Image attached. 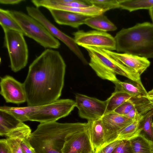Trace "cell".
I'll return each mask as SVG.
<instances>
[{
    "label": "cell",
    "mask_w": 153,
    "mask_h": 153,
    "mask_svg": "<svg viewBox=\"0 0 153 153\" xmlns=\"http://www.w3.org/2000/svg\"><path fill=\"white\" fill-rule=\"evenodd\" d=\"M66 67L59 52L51 49H46L33 61L23 83L28 106H41L59 99Z\"/></svg>",
    "instance_id": "6da1fadb"
},
{
    "label": "cell",
    "mask_w": 153,
    "mask_h": 153,
    "mask_svg": "<svg viewBox=\"0 0 153 153\" xmlns=\"http://www.w3.org/2000/svg\"><path fill=\"white\" fill-rule=\"evenodd\" d=\"M88 123H40L32 132L30 144L36 153H62L67 138L88 129Z\"/></svg>",
    "instance_id": "7a4b0ae2"
},
{
    "label": "cell",
    "mask_w": 153,
    "mask_h": 153,
    "mask_svg": "<svg viewBox=\"0 0 153 153\" xmlns=\"http://www.w3.org/2000/svg\"><path fill=\"white\" fill-rule=\"evenodd\" d=\"M114 38L117 52L153 58L152 23L145 22L122 28Z\"/></svg>",
    "instance_id": "3957f363"
},
{
    "label": "cell",
    "mask_w": 153,
    "mask_h": 153,
    "mask_svg": "<svg viewBox=\"0 0 153 153\" xmlns=\"http://www.w3.org/2000/svg\"><path fill=\"white\" fill-rule=\"evenodd\" d=\"M83 48L90 57L89 66L101 78L114 83L118 80L116 76L117 74L143 84L140 76L137 72L113 58L103 49L88 46Z\"/></svg>",
    "instance_id": "277c9868"
},
{
    "label": "cell",
    "mask_w": 153,
    "mask_h": 153,
    "mask_svg": "<svg viewBox=\"0 0 153 153\" xmlns=\"http://www.w3.org/2000/svg\"><path fill=\"white\" fill-rule=\"evenodd\" d=\"M24 36L36 42L45 48L57 49L60 45L58 40L52 36L40 22L22 12L10 10Z\"/></svg>",
    "instance_id": "5b68a950"
},
{
    "label": "cell",
    "mask_w": 153,
    "mask_h": 153,
    "mask_svg": "<svg viewBox=\"0 0 153 153\" xmlns=\"http://www.w3.org/2000/svg\"><path fill=\"white\" fill-rule=\"evenodd\" d=\"M4 33V45L7 49L12 71L17 72L27 65L28 57L27 46L22 32L2 28Z\"/></svg>",
    "instance_id": "8992f818"
},
{
    "label": "cell",
    "mask_w": 153,
    "mask_h": 153,
    "mask_svg": "<svg viewBox=\"0 0 153 153\" xmlns=\"http://www.w3.org/2000/svg\"><path fill=\"white\" fill-rule=\"evenodd\" d=\"M76 107L75 101L70 99L56 100L38 106L29 116V121L40 123L56 121L68 116Z\"/></svg>",
    "instance_id": "52a82bcc"
},
{
    "label": "cell",
    "mask_w": 153,
    "mask_h": 153,
    "mask_svg": "<svg viewBox=\"0 0 153 153\" xmlns=\"http://www.w3.org/2000/svg\"><path fill=\"white\" fill-rule=\"evenodd\" d=\"M26 8L28 15L40 22L52 36L65 44L83 63L87 64L88 62L74 38L67 35L56 27L46 18L38 8L27 6Z\"/></svg>",
    "instance_id": "ba28073f"
},
{
    "label": "cell",
    "mask_w": 153,
    "mask_h": 153,
    "mask_svg": "<svg viewBox=\"0 0 153 153\" xmlns=\"http://www.w3.org/2000/svg\"><path fill=\"white\" fill-rule=\"evenodd\" d=\"M73 35L76 44L82 47H94L111 51L116 50L114 37L106 32L79 30L74 32Z\"/></svg>",
    "instance_id": "9c48e42d"
},
{
    "label": "cell",
    "mask_w": 153,
    "mask_h": 153,
    "mask_svg": "<svg viewBox=\"0 0 153 153\" xmlns=\"http://www.w3.org/2000/svg\"><path fill=\"white\" fill-rule=\"evenodd\" d=\"M75 98L76 107L81 118L88 121H94L101 118L105 114V101L78 93L75 94Z\"/></svg>",
    "instance_id": "30bf717a"
},
{
    "label": "cell",
    "mask_w": 153,
    "mask_h": 153,
    "mask_svg": "<svg viewBox=\"0 0 153 153\" xmlns=\"http://www.w3.org/2000/svg\"><path fill=\"white\" fill-rule=\"evenodd\" d=\"M30 127L9 114L0 110V135L6 138H30Z\"/></svg>",
    "instance_id": "8fae6325"
},
{
    "label": "cell",
    "mask_w": 153,
    "mask_h": 153,
    "mask_svg": "<svg viewBox=\"0 0 153 153\" xmlns=\"http://www.w3.org/2000/svg\"><path fill=\"white\" fill-rule=\"evenodd\" d=\"M0 79V94L6 102L19 104L27 101L23 83L8 75Z\"/></svg>",
    "instance_id": "7c38bea8"
},
{
    "label": "cell",
    "mask_w": 153,
    "mask_h": 153,
    "mask_svg": "<svg viewBox=\"0 0 153 153\" xmlns=\"http://www.w3.org/2000/svg\"><path fill=\"white\" fill-rule=\"evenodd\" d=\"M101 119L105 131V142L101 148L116 141L120 131L133 121L114 111L105 114Z\"/></svg>",
    "instance_id": "4fadbf2b"
},
{
    "label": "cell",
    "mask_w": 153,
    "mask_h": 153,
    "mask_svg": "<svg viewBox=\"0 0 153 153\" xmlns=\"http://www.w3.org/2000/svg\"><path fill=\"white\" fill-rule=\"evenodd\" d=\"M95 152L88 128L86 130L69 136L62 150V153H92Z\"/></svg>",
    "instance_id": "5bb4252c"
},
{
    "label": "cell",
    "mask_w": 153,
    "mask_h": 153,
    "mask_svg": "<svg viewBox=\"0 0 153 153\" xmlns=\"http://www.w3.org/2000/svg\"><path fill=\"white\" fill-rule=\"evenodd\" d=\"M113 58L128 68L134 71L140 76L150 65L148 59L144 57L125 53H119L103 49Z\"/></svg>",
    "instance_id": "9a60e30c"
},
{
    "label": "cell",
    "mask_w": 153,
    "mask_h": 153,
    "mask_svg": "<svg viewBox=\"0 0 153 153\" xmlns=\"http://www.w3.org/2000/svg\"><path fill=\"white\" fill-rule=\"evenodd\" d=\"M55 22L59 25L78 28L84 24L86 19L89 17L72 12L48 9Z\"/></svg>",
    "instance_id": "2e32d148"
},
{
    "label": "cell",
    "mask_w": 153,
    "mask_h": 153,
    "mask_svg": "<svg viewBox=\"0 0 153 153\" xmlns=\"http://www.w3.org/2000/svg\"><path fill=\"white\" fill-rule=\"evenodd\" d=\"M134 103L133 108L124 115L132 120L140 121L149 111L153 109V105L145 97H131Z\"/></svg>",
    "instance_id": "e0dca14e"
},
{
    "label": "cell",
    "mask_w": 153,
    "mask_h": 153,
    "mask_svg": "<svg viewBox=\"0 0 153 153\" xmlns=\"http://www.w3.org/2000/svg\"><path fill=\"white\" fill-rule=\"evenodd\" d=\"M91 142L95 151L101 148L105 142V131L101 120L88 121Z\"/></svg>",
    "instance_id": "ac0fdd59"
},
{
    "label": "cell",
    "mask_w": 153,
    "mask_h": 153,
    "mask_svg": "<svg viewBox=\"0 0 153 153\" xmlns=\"http://www.w3.org/2000/svg\"><path fill=\"white\" fill-rule=\"evenodd\" d=\"M113 83L115 85V91L126 93L133 97H145L148 95L143 84L135 82L134 83L123 82L118 79Z\"/></svg>",
    "instance_id": "d6986e66"
},
{
    "label": "cell",
    "mask_w": 153,
    "mask_h": 153,
    "mask_svg": "<svg viewBox=\"0 0 153 153\" xmlns=\"http://www.w3.org/2000/svg\"><path fill=\"white\" fill-rule=\"evenodd\" d=\"M97 30L106 32L114 31L117 28L103 13L88 17L85 24Z\"/></svg>",
    "instance_id": "ffe728a7"
},
{
    "label": "cell",
    "mask_w": 153,
    "mask_h": 153,
    "mask_svg": "<svg viewBox=\"0 0 153 153\" xmlns=\"http://www.w3.org/2000/svg\"><path fill=\"white\" fill-rule=\"evenodd\" d=\"M46 8L70 11L89 17L104 13L102 9L93 4L83 7H73L62 5H56L50 6Z\"/></svg>",
    "instance_id": "44dd1931"
},
{
    "label": "cell",
    "mask_w": 153,
    "mask_h": 153,
    "mask_svg": "<svg viewBox=\"0 0 153 153\" xmlns=\"http://www.w3.org/2000/svg\"><path fill=\"white\" fill-rule=\"evenodd\" d=\"M118 8L130 12L153 8V0H118Z\"/></svg>",
    "instance_id": "7402d4cb"
},
{
    "label": "cell",
    "mask_w": 153,
    "mask_h": 153,
    "mask_svg": "<svg viewBox=\"0 0 153 153\" xmlns=\"http://www.w3.org/2000/svg\"><path fill=\"white\" fill-rule=\"evenodd\" d=\"M38 106H27L26 107H16L3 106L0 107V110L9 114L20 122H24L29 121V115L35 110Z\"/></svg>",
    "instance_id": "603a6c76"
},
{
    "label": "cell",
    "mask_w": 153,
    "mask_h": 153,
    "mask_svg": "<svg viewBox=\"0 0 153 153\" xmlns=\"http://www.w3.org/2000/svg\"><path fill=\"white\" fill-rule=\"evenodd\" d=\"M132 97L127 93L121 91H114L111 96L105 100V114L113 111L124 102Z\"/></svg>",
    "instance_id": "cb8c5ba5"
},
{
    "label": "cell",
    "mask_w": 153,
    "mask_h": 153,
    "mask_svg": "<svg viewBox=\"0 0 153 153\" xmlns=\"http://www.w3.org/2000/svg\"><path fill=\"white\" fill-rule=\"evenodd\" d=\"M129 140L133 153H152L151 141L143 135L140 134Z\"/></svg>",
    "instance_id": "d4e9b609"
},
{
    "label": "cell",
    "mask_w": 153,
    "mask_h": 153,
    "mask_svg": "<svg viewBox=\"0 0 153 153\" xmlns=\"http://www.w3.org/2000/svg\"><path fill=\"white\" fill-rule=\"evenodd\" d=\"M153 109L149 111L139 121V128L141 130L140 134L149 140L153 141Z\"/></svg>",
    "instance_id": "484cf974"
},
{
    "label": "cell",
    "mask_w": 153,
    "mask_h": 153,
    "mask_svg": "<svg viewBox=\"0 0 153 153\" xmlns=\"http://www.w3.org/2000/svg\"><path fill=\"white\" fill-rule=\"evenodd\" d=\"M139 121L134 120L119 132L116 140H129L139 135L141 130L139 128Z\"/></svg>",
    "instance_id": "4316f807"
},
{
    "label": "cell",
    "mask_w": 153,
    "mask_h": 153,
    "mask_svg": "<svg viewBox=\"0 0 153 153\" xmlns=\"http://www.w3.org/2000/svg\"><path fill=\"white\" fill-rule=\"evenodd\" d=\"M0 24L2 28L15 30L23 34L19 25L11 15L10 10L0 9Z\"/></svg>",
    "instance_id": "83f0119b"
},
{
    "label": "cell",
    "mask_w": 153,
    "mask_h": 153,
    "mask_svg": "<svg viewBox=\"0 0 153 153\" xmlns=\"http://www.w3.org/2000/svg\"><path fill=\"white\" fill-rule=\"evenodd\" d=\"M89 5L93 4L102 9L105 13L109 10L118 8V0H86Z\"/></svg>",
    "instance_id": "f1b7e54d"
},
{
    "label": "cell",
    "mask_w": 153,
    "mask_h": 153,
    "mask_svg": "<svg viewBox=\"0 0 153 153\" xmlns=\"http://www.w3.org/2000/svg\"><path fill=\"white\" fill-rule=\"evenodd\" d=\"M5 139L12 153H22L21 146L22 139L18 138H6Z\"/></svg>",
    "instance_id": "f546056e"
},
{
    "label": "cell",
    "mask_w": 153,
    "mask_h": 153,
    "mask_svg": "<svg viewBox=\"0 0 153 153\" xmlns=\"http://www.w3.org/2000/svg\"><path fill=\"white\" fill-rule=\"evenodd\" d=\"M134 106V103L131 98L119 106L114 112L118 114L125 115L129 113Z\"/></svg>",
    "instance_id": "4dcf8cb0"
},
{
    "label": "cell",
    "mask_w": 153,
    "mask_h": 153,
    "mask_svg": "<svg viewBox=\"0 0 153 153\" xmlns=\"http://www.w3.org/2000/svg\"><path fill=\"white\" fill-rule=\"evenodd\" d=\"M112 153H133L129 140H121Z\"/></svg>",
    "instance_id": "1f68e13d"
},
{
    "label": "cell",
    "mask_w": 153,
    "mask_h": 153,
    "mask_svg": "<svg viewBox=\"0 0 153 153\" xmlns=\"http://www.w3.org/2000/svg\"><path fill=\"white\" fill-rule=\"evenodd\" d=\"M21 146L22 153H36L30 144V138H25L22 140Z\"/></svg>",
    "instance_id": "d6a6232c"
},
{
    "label": "cell",
    "mask_w": 153,
    "mask_h": 153,
    "mask_svg": "<svg viewBox=\"0 0 153 153\" xmlns=\"http://www.w3.org/2000/svg\"><path fill=\"white\" fill-rule=\"evenodd\" d=\"M121 140L114 141L95 151V153H112Z\"/></svg>",
    "instance_id": "836d02e7"
},
{
    "label": "cell",
    "mask_w": 153,
    "mask_h": 153,
    "mask_svg": "<svg viewBox=\"0 0 153 153\" xmlns=\"http://www.w3.org/2000/svg\"><path fill=\"white\" fill-rule=\"evenodd\" d=\"M0 153H12L6 139L0 140Z\"/></svg>",
    "instance_id": "e575fe53"
},
{
    "label": "cell",
    "mask_w": 153,
    "mask_h": 153,
    "mask_svg": "<svg viewBox=\"0 0 153 153\" xmlns=\"http://www.w3.org/2000/svg\"><path fill=\"white\" fill-rule=\"evenodd\" d=\"M25 1V0H0V3L4 4L15 5L18 4Z\"/></svg>",
    "instance_id": "d590c367"
},
{
    "label": "cell",
    "mask_w": 153,
    "mask_h": 153,
    "mask_svg": "<svg viewBox=\"0 0 153 153\" xmlns=\"http://www.w3.org/2000/svg\"><path fill=\"white\" fill-rule=\"evenodd\" d=\"M149 10V14L152 21V23L153 24V8L150 9Z\"/></svg>",
    "instance_id": "8d00e7d4"
},
{
    "label": "cell",
    "mask_w": 153,
    "mask_h": 153,
    "mask_svg": "<svg viewBox=\"0 0 153 153\" xmlns=\"http://www.w3.org/2000/svg\"><path fill=\"white\" fill-rule=\"evenodd\" d=\"M148 94L149 96L153 97V89L148 92Z\"/></svg>",
    "instance_id": "74e56055"
},
{
    "label": "cell",
    "mask_w": 153,
    "mask_h": 153,
    "mask_svg": "<svg viewBox=\"0 0 153 153\" xmlns=\"http://www.w3.org/2000/svg\"><path fill=\"white\" fill-rule=\"evenodd\" d=\"M151 144L152 148V153H153V141H151Z\"/></svg>",
    "instance_id": "f35d334b"
},
{
    "label": "cell",
    "mask_w": 153,
    "mask_h": 153,
    "mask_svg": "<svg viewBox=\"0 0 153 153\" xmlns=\"http://www.w3.org/2000/svg\"><path fill=\"white\" fill-rule=\"evenodd\" d=\"M92 153H95V152H92Z\"/></svg>",
    "instance_id": "ab89813d"
},
{
    "label": "cell",
    "mask_w": 153,
    "mask_h": 153,
    "mask_svg": "<svg viewBox=\"0 0 153 153\" xmlns=\"http://www.w3.org/2000/svg\"></svg>",
    "instance_id": "60d3db41"
}]
</instances>
